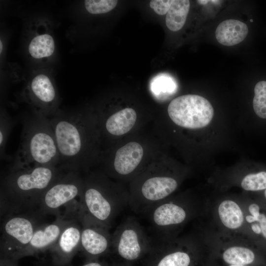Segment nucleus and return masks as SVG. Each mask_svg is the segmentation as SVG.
<instances>
[{"label": "nucleus", "mask_w": 266, "mask_h": 266, "mask_svg": "<svg viewBox=\"0 0 266 266\" xmlns=\"http://www.w3.org/2000/svg\"><path fill=\"white\" fill-rule=\"evenodd\" d=\"M223 258L227 264L233 265H246L256 261L257 255L252 250L241 246H233L227 249Z\"/></svg>", "instance_id": "obj_21"}, {"label": "nucleus", "mask_w": 266, "mask_h": 266, "mask_svg": "<svg viewBox=\"0 0 266 266\" xmlns=\"http://www.w3.org/2000/svg\"><path fill=\"white\" fill-rule=\"evenodd\" d=\"M13 121L5 113H1L0 120V152L1 160L9 158L5 154L6 145L13 126Z\"/></svg>", "instance_id": "obj_25"}, {"label": "nucleus", "mask_w": 266, "mask_h": 266, "mask_svg": "<svg viewBox=\"0 0 266 266\" xmlns=\"http://www.w3.org/2000/svg\"><path fill=\"white\" fill-rule=\"evenodd\" d=\"M173 0H153L150 2V7L158 15L167 13Z\"/></svg>", "instance_id": "obj_27"}, {"label": "nucleus", "mask_w": 266, "mask_h": 266, "mask_svg": "<svg viewBox=\"0 0 266 266\" xmlns=\"http://www.w3.org/2000/svg\"><path fill=\"white\" fill-rule=\"evenodd\" d=\"M243 266V265H231L230 266Z\"/></svg>", "instance_id": "obj_35"}, {"label": "nucleus", "mask_w": 266, "mask_h": 266, "mask_svg": "<svg viewBox=\"0 0 266 266\" xmlns=\"http://www.w3.org/2000/svg\"><path fill=\"white\" fill-rule=\"evenodd\" d=\"M66 170L60 166L8 170L0 184V217L37 209L45 191Z\"/></svg>", "instance_id": "obj_1"}, {"label": "nucleus", "mask_w": 266, "mask_h": 266, "mask_svg": "<svg viewBox=\"0 0 266 266\" xmlns=\"http://www.w3.org/2000/svg\"><path fill=\"white\" fill-rule=\"evenodd\" d=\"M117 2L116 0H86L84 4L88 12L99 14L110 11L115 7Z\"/></svg>", "instance_id": "obj_26"}, {"label": "nucleus", "mask_w": 266, "mask_h": 266, "mask_svg": "<svg viewBox=\"0 0 266 266\" xmlns=\"http://www.w3.org/2000/svg\"><path fill=\"white\" fill-rule=\"evenodd\" d=\"M190 9V1L173 0L166 14V24L170 31L176 32L184 25Z\"/></svg>", "instance_id": "obj_19"}, {"label": "nucleus", "mask_w": 266, "mask_h": 266, "mask_svg": "<svg viewBox=\"0 0 266 266\" xmlns=\"http://www.w3.org/2000/svg\"><path fill=\"white\" fill-rule=\"evenodd\" d=\"M81 220L80 251L86 261L98 260L106 255L112 248V234L109 233L110 229L87 217L81 210Z\"/></svg>", "instance_id": "obj_10"}, {"label": "nucleus", "mask_w": 266, "mask_h": 266, "mask_svg": "<svg viewBox=\"0 0 266 266\" xmlns=\"http://www.w3.org/2000/svg\"><path fill=\"white\" fill-rule=\"evenodd\" d=\"M18 261L0 258V266H18Z\"/></svg>", "instance_id": "obj_29"}, {"label": "nucleus", "mask_w": 266, "mask_h": 266, "mask_svg": "<svg viewBox=\"0 0 266 266\" xmlns=\"http://www.w3.org/2000/svg\"><path fill=\"white\" fill-rule=\"evenodd\" d=\"M80 172L66 170L44 193L37 209L44 216L61 213L60 209L79 199L83 188Z\"/></svg>", "instance_id": "obj_8"}, {"label": "nucleus", "mask_w": 266, "mask_h": 266, "mask_svg": "<svg viewBox=\"0 0 266 266\" xmlns=\"http://www.w3.org/2000/svg\"><path fill=\"white\" fill-rule=\"evenodd\" d=\"M65 208L64 213L56 216L53 222H44L36 228L30 243L20 254L19 260L27 256H36L50 249L64 228L79 214V200L74 201Z\"/></svg>", "instance_id": "obj_9"}, {"label": "nucleus", "mask_w": 266, "mask_h": 266, "mask_svg": "<svg viewBox=\"0 0 266 266\" xmlns=\"http://www.w3.org/2000/svg\"><path fill=\"white\" fill-rule=\"evenodd\" d=\"M208 1V0H197L198 3L202 4H206Z\"/></svg>", "instance_id": "obj_32"}, {"label": "nucleus", "mask_w": 266, "mask_h": 266, "mask_svg": "<svg viewBox=\"0 0 266 266\" xmlns=\"http://www.w3.org/2000/svg\"><path fill=\"white\" fill-rule=\"evenodd\" d=\"M248 33L247 26L243 22L234 19L222 22L217 27L215 36L220 44L233 46L242 41Z\"/></svg>", "instance_id": "obj_16"}, {"label": "nucleus", "mask_w": 266, "mask_h": 266, "mask_svg": "<svg viewBox=\"0 0 266 266\" xmlns=\"http://www.w3.org/2000/svg\"><path fill=\"white\" fill-rule=\"evenodd\" d=\"M160 244L152 247L146 266H190L191 258L187 252L172 248L170 243Z\"/></svg>", "instance_id": "obj_14"}, {"label": "nucleus", "mask_w": 266, "mask_h": 266, "mask_svg": "<svg viewBox=\"0 0 266 266\" xmlns=\"http://www.w3.org/2000/svg\"><path fill=\"white\" fill-rule=\"evenodd\" d=\"M37 266H53L51 262H50L49 264L48 262L45 261V260H42L39 261L37 263Z\"/></svg>", "instance_id": "obj_30"}, {"label": "nucleus", "mask_w": 266, "mask_h": 266, "mask_svg": "<svg viewBox=\"0 0 266 266\" xmlns=\"http://www.w3.org/2000/svg\"><path fill=\"white\" fill-rule=\"evenodd\" d=\"M111 266H133V265L131 264L123 262L122 263H114L111 265Z\"/></svg>", "instance_id": "obj_31"}, {"label": "nucleus", "mask_w": 266, "mask_h": 266, "mask_svg": "<svg viewBox=\"0 0 266 266\" xmlns=\"http://www.w3.org/2000/svg\"><path fill=\"white\" fill-rule=\"evenodd\" d=\"M28 99L34 112L50 118L57 112V93L50 79L43 74L37 75L28 87Z\"/></svg>", "instance_id": "obj_13"}, {"label": "nucleus", "mask_w": 266, "mask_h": 266, "mask_svg": "<svg viewBox=\"0 0 266 266\" xmlns=\"http://www.w3.org/2000/svg\"><path fill=\"white\" fill-rule=\"evenodd\" d=\"M250 21L251 22H253V20H252V19H250Z\"/></svg>", "instance_id": "obj_36"}, {"label": "nucleus", "mask_w": 266, "mask_h": 266, "mask_svg": "<svg viewBox=\"0 0 266 266\" xmlns=\"http://www.w3.org/2000/svg\"><path fill=\"white\" fill-rule=\"evenodd\" d=\"M263 197H264V199L266 203V189H265V190H264L263 191Z\"/></svg>", "instance_id": "obj_33"}, {"label": "nucleus", "mask_w": 266, "mask_h": 266, "mask_svg": "<svg viewBox=\"0 0 266 266\" xmlns=\"http://www.w3.org/2000/svg\"><path fill=\"white\" fill-rule=\"evenodd\" d=\"M218 212L222 223L226 228L235 230L242 226L243 214L235 201L229 200L223 201L219 205Z\"/></svg>", "instance_id": "obj_18"}, {"label": "nucleus", "mask_w": 266, "mask_h": 266, "mask_svg": "<svg viewBox=\"0 0 266 266\" xmlns=\"http://www.w3.org/2000/svg\"><path fill=\"white\" fill-rule=\"evenodd\" d=\"M19 145L8 170L36 166H60V157L49 118L34 112L22 120Z\"/></svg>", "instance_id": "obj_2"}, {"label": "nucleus", "mask_w": 266, "mask_h": 266, "mask_svg": "<svg viewBox=\"0 0 266 266\" xmlns=\"http://www.w3.org/2000/svg\"><path fill=\"white\" fill-rule=\"evenodd\" d=\"M142 214L147 217L160 236L183 224L189 215L187 208L182 203L168 200L167 199L149 207Z\"/></svg>", "instance_id": "obj_11"}, {"label": "nucleus", "mask_w": 266, "mask_h": 266, "mask_svg": "<svg viewBox=\"0 0 266 266\" xmlns=\"http://www.w3.org/2000/svg\"><path fill=\"white\" fill-rule=\"evenodd\" d=\"M152 249L147 234L134 218H127L112 234L111 249L123 262L139 260Z\"/></svg>", "instance_id": "obj_6"}, {"label": "nucleus", "mask_w": 266, "mask_h": 266, "mask_svg": "<svg viewBox=\"0 0 266 266\" xmlns=\"http://www.w3.org/2000/svg\"><path fill=\"white\" fill-rule=\"evenodd\" d=\"M83 180L79 198L82 213L110 229L115 218L129 204V197L118 193L105 179L97 176L90 175Z\"/></svg>", "instance_id": "obj_4"}, {"label": "nucleus", "mask_w": 266, "mask_h": 266, "mask_svg": "<svg viewBox=\"0 0 266 266\" xmlns=\"http://www.w3.org/2000/svg\"><path fill=\"white\" fill-rule=\"evenodd\" d=\"M169 117L178 126L198 129L207 126L214 116V109L205 98L194 94L178 97L167 107Z\"/></svg>", "instance_id": "obj_7"}, {"label": "nucleus", "mask_w": 266, "mask_h": 266, "mask_svg": "<svg viewBox=\"0 0 266 266\" xmlns=\"http://www.w3.org/2000/svg\"><path fill=\"white\" fill-rule=\"evenodd\" d=\"M143 155L142 146L136 142H130L119 148L115 155L113 169L118 175L127 176L136 168Z\"/></svg>", "instance_id": "obj_15"}, {"label": "nucleus", "mask_w": 266, "mask_h": 266, "mask_svg": "<svg viewBox=\"0 0 266 266\" xmlns=\"http://www.w3.org/2000/svg\"><path fill=\"white\" fill-rule=\"evenodd\" d=\"M254 93L252 105L255 114L261 121L266 122V81L257 83Z\"/></svg>", "instance_id": "obj_22"}, {"label": "nucleus", "mask_w": 266, "mask_h": 266, "mask_svg": "<svg viewBox=\"0 0 266 266\" xmlns=\"http://www.w3.org/2000/svg\"><path fill=\"white\" fill-rule=\"evenodd\" d=\"M49 120L60 154V166L80 172L86 165L89 150V120L81 113L59 110Z\"/></svg>", "instance_id": "obj_3"}, {"label": "nucleus", "mask_w": 266, "mask_h": 266, "mask_svg": "<svg viewBox=\"0 0 266 266\" xmlns=\"http://www.w3.org/2000/svg\"><path fill=\"white\" fill-rule=\"evenodd\" d=\"M81 266H111L105 261H101L98 260L86 261V262Z\"/></svg>", "instance_id": "obj_28"}, {"label": "nucleus", "mask_w": 266, "mask_h": 266, "mask_svg": "<svg viewBox=\"0 0 266 266\" xmlns=\"http://www.w3.org/2000/svg\"><path fill=\"white\" fill-rule=\"evenodd\" d=\"M241 186L247 191H263L266 189V169L261 168L247 174L242 179Z\"/></svg>", "instance_id": "obj_23"}, {"label": "nucleus", "mask_w": 266, "mask_h": 266, "mask_svg": "<svg viewBox=\"0 0 266 266\" xmlns=\"http://www.w3.org/2000/svg\"><path fill=\"white\" fill-rule=\"evenodd\" d=\"M28 49L30 54L33 58L39 59L49 57L54 51V39L49 34L37 35L31 41Z\"/></svg>", "instance_id": "obj_20"}, {"label": "nucleus", "mask_w": 266, "mask_h": 266, "mask_svg": "<svg viewBox=\"0 0 266 266\" xmlns=\"http://www.w3.org/2000/svg\"><path fill=\"white\" fill-rule=\"evenodd\" d=\"M2 50V44L1 40H0V53H1Z\"/></svg>", "instance_id": "obj_34"}, {"label": "nucleus", "mask_w": 266, "mask_h": 266, "mask_svg": "<svg viewBox=\"0 0 266 266\" xmlns=\"http://www.w3.org/2000/svg\"><path fill=\"white\" fill-rule=\"evenodd\" d=\"M261 205L257 203H251L248 208L250 215L245 217L249 224L257 222L261 230V239L266 242V213L261 211Z\"/></svg>", "instance_id": "obj_24"}, {"label": "nucleus", "mask_w": 266, "mask_h": 266, "mask_svg": "<svg viewBox=\"0 0 266 266\" xmlns=\"http://www.w3.org/2000/svg\"><path fill=\"white\" fill-rule=\"evenodd\" d=\"M45 217L36 209L2 217L0 258L19 261L20 254L30 243L36 228L44 223Z\"/></svg>", "instance_id": "obj_5"}, {"label": "nucleus", "mask_w": 266, "mask_h": 266, "mask_svg": "<svg viewBox=\"0 0 266 266\" xmlns=\"http://www.w3.org/2000/svg\"><path fill=\"white\" fill-rule=\"evenodd\" d=\"M82 231L80 213L63 230L54 245L48 251L54 266H67L80 249Z\"/></svg>", "instance_id": "obj_12"}, {"label": "nucleus", "mask_w": 266, "mask_h": 266, "mask_svg": "<svg viewBox=\"0 0 266 266\" xmlns=\"http://www.w3.org/2000/svg\"><path fill=\"white\" fill-rule=\"evenodd\" d=\"M136 120V113L132 108H126L108 117L104 124L108 133L119 136L129 132Z\"/></svg>", "instance_id": "obj_17"}]
</instances>
